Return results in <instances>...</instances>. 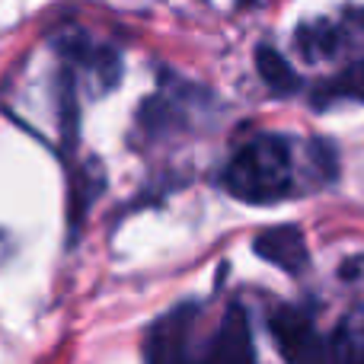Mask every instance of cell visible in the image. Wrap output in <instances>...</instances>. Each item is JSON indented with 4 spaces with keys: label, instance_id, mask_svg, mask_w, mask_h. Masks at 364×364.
Returning <instances> with one entry per match:
<instances>
[{
    "label": "cell",
    "instance_id": "3",
    "mask_svg": "<svg viewBox=\"0 0 364 364\" xmlns=\"http://www.w3.org/2000/svg\"><path fill=\"white\" fill-rule=\"evenodd\" d=\"M256 256H262L269 265L288 272V275H304L310 269V250L304 230L294 224H278V227H265L256 240H252Z\"/></svg>",
    "mask_w": 364,
    "mask_h": 364
},
{
    "label": "cell",
    "instance_id": "8",
    "mask_svg": "<svg viewBox=\"0 0 364 364\" xmlns=\"http://www.w3.org/2000/svg\"><path fill=\"white\" fill-rule=\"evenodd\" d=\"M342 42H346V32L342 26L329 23V19H316V23H304L297 29V48L307 61H323V58L339 55Z\"/></svg>",
    "mask_w": 364,
    "mask_h": 364
},
{
    "label": "cell",
    "instance_id": "2",
    "mask_svg": "<svg viewBox=\"0 0 364 364\" xmlns=\"http://www.w3.org/2000/svg\"><path fill=\"white\" fill-rule=\"evenodd\" d=\"M269 329L278 352L291 361H316L329 355V342L320 339L314 320L294 307H278L269 316Z\"/></svg>",
    "mask_w": 364,
    "mask_h": 364
},
{
    "label": "cell",
    "instance_id": "7",
    "mask_svg": "<svg viewBox=\"0 0 364 364\" xmlns=\"http://www.w3.org/2000/svg\"><path fill=\"white\" fill-rule=\"evenodd\" d=\"M256 70L259 77H262V83L272 90V93L278 96H291L301 90V74H297L294 68H291V61L282 55V51H275L272 45H259L256 48Z\"/></svg>",
    "mask_w": 364,
    "mask_h": 364
},
{
    "label": "cell",
    "instance_id": "5",
    "mask_svg": "<svg viewBox=\"0 0 364 364\" xmlns=\"http://www.w3.org/2000/svg\"><path fill=\"white\" fill-rule=\"evenodd\" d=\"M195 307H179L166 314L157 326L147 333V358L154 361H182L186 358V346L192 336Z\"/></svg>",
    "mask_w": 364,
    "mask_h": 364
},
{
    "label": "cell",
    "instance_id": "11",
    "mask_svg": "<svg viewBox=\"0 0 364 364\" xmlns=\"http://www.w3.org/2000/svg\"><path fill=\"white\" fill-rule=\"evenodd\" d=\"M348 19H352V23L358 26V29H364V6H358V10L348 13Z\"/></svg>",
    "mask_w": 364,
    "mask_h": 364
},
{
    "label": "cell",
    "instance_id": "4",
    "mask_svg": "<svg viewBox=\"0 0 364 364\" xmlns=\"http://www.w3.org/2000/svg\"><path fill=\"white\" fill-rule=\"evenodd\" d=\"M214 364H233V361H252L256 358V348H252V329H250V316L243 307L233 304L230 310L220 320V329L214 336L211 348L205 355Z\"/></svg>",
    "mask_w": 364,
    "mask_h": 364
},
{
    "label": "cell",
    "instance_id": "9",
    "mask_svg": "<svg viewBox=\"0 0 364 364\" xmlns=\"http://www.w3.org/2000/svg\"><path fill=\"white\" fill-rule=\"evenodd\" d=\"M329 358L364 361V310L352 314L329 339Z\"/></svg>",
    "mask_w": 364,
    "mask_h": 364
},
{
    "label": "cell",
    "instance_id": "1",
    "mask_svg": "<svg viewBox=\"0 0 364 364\" xmlns=\"http://www.w3.org/2000/svg\"><path fill=\"white\" fill-rule=\"evenodd\" d=\"M227 195L246 205H278L301 195L297 147L284 134H256L237 147L220 173Z\"/></svg>",
    "mask_w": 364,
    "mask_h": 364
},
{
    "label": "cell",
    "instance_id": "6",
    "mask_svg": "<svg viewBox=\"0 0 364 364\" xmlns=\"http://www.w3.org/2000/svg\"><path fill=\"white\" fill-rule=\"evenodd\" d=\"M310 102H314V109H320V112L336 106V102H364V58L346 64L339 74L316 83L314 93H310Z\"/></svg>",
    "mask_w": 364,
    "mask_h": 364
},
{
    "label": "cell",
    "instance_id": "10",
    "mask_svg": "<svg viewBox=\"0 0 364 364\" xmlns=\"http://www.w3.org/2000/svg\"><path fill=\"white\" fill-rule=\"evenodd\" d=\"M339 278L346 282H364V256H352L339 265Z\"/></svg>",
    "mask_w": 364,
    "mask_h": 364
}]
</instances>
